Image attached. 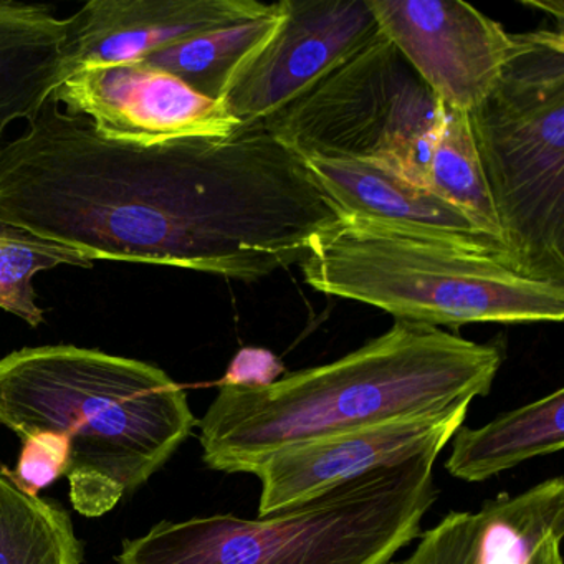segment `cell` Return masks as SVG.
Wrapping results in <instances>:
<instances>
[{"instance_id":"1","label":"cell","mask_w":564,"mask_h":564,"mask_svg":"<svg viewBox=\"0 0 564 564\" xmlns=\"http://www.w3.org/2000/svg\"><path fill=\"white\" fill-rule=\"evenodd\" d=\"M338 217L263 123L138 147L48 98L0 150V220L90 262L256 282L302 262Z\"/></svg>"},{"instance_id":"2","label":"cell","mask_w":564,"mask_h":564,"mask_svg":"<svg viewBox=\"0 0 564 564\" xmlns=\"http://www.w3.org/2000/svg\"><path fill=\"white\" fill-rule=\"evenodd\" d=\"M501 362L500 346L395 322L356 351L265 388L219 386L197 422L204 464L252 474L286 445L470 408L490 394Z\"/></svg>"},{"instance_id":"3","label":"cell","mask_w":564,"mask_h":564,"mask_svg":"<svg viewBox=\"0 0 564 564\" xmlns=\"http://www.w3.org/2000/svg\"><path fill=\"white\" fill-rule=\"evenodd\" d=\"M196 425L186 391L150 362L74 345L0 359V427L68 435L65 477L84 517L108 513L148 484Z\"/></svg>"},{"instance_id":"4","label":"cell","mask_w":564,"mask_h":564,"mask_svg":"<svg viewBox=\"0 0 564 564\" xmlns=\"http://www.w3.org/2000/svg\"><path fill=\"white\" fill-rule=\"evenodd\" d=\"M438 455L371 471L256 520L161 521L124 541L117 564H391L417 540L437 500Z\"/></svg>"},{"instance_id":"5","label":"cell","mask_w":564,"mask_h":564,"mask_svg":"<svg viewBox=\"0 0 564 564\" xmlns=\"http://www.w3.org/2000/svg\"><path fill=\"white\" fill-rule=\"evenodd\" d=\"M303 276L316 292L384 310L395 322L560 323L564 283L434 240L338 217L313 237Z\"/></svg>"},{"instance_id":"6","label":"cell","mask_w":564,"mask_h":564,"mask_svg":"<svg viewBox=\"0 0 564 564\" xmlns=\"http://www.w3.org/2000/svg\"><path fill=\"white\" fill-rule=\"evenodd\" d=\"M514 269L564 283V34L511 35L494 90L468 113Z\"/></svg>"},{"instance_id":"7","label":"cell","mask_w":564,"mask_h":564,"mask_svg":"<svg viewBox=\"0 0 564 564\" xmlns=\"http://www.w3.org/2000/svg\"><path fill=\"white\" fill-rule=\"evenodd\" d=\"M441 107L379 32L355 57L263 124L300 160L371 163L429 189Z\"/></svg>"},{"instance_id":"8","label":"cell","mask_w":564,"mask_h":564,"mask_svg":"<svg viewBox=\"0 0 564 564\" xmlns=\"http://www.w3.org/2000/svg\"><path fill=\"white\" fill-rule=\"evenodd\" d=\"M283 19L234 78L223 105L242 127L265 123L379 35L368 0H282Z\"/></svg>"},{"instance_id":"9","label":"cell","mask_w":564,"mask_h":564,"mask_svg":"<svg viewBox=\"0 0 564 564\" xmlns=\"http://www.w3.org/2000/svg\"><path fill=\"white\" fill-rule=\"evenodd\" d=\"M51 100L87 118L107 140L138 147L226 138L242 127L223 101L143 61L78 68L58 84Z\"/></svg>"},{"instance_id":"10","label":"cell","mask_w":564,"mask_h":564,"mask_svg":"<svg viewBox=\"0 0 564 564\" xmlns=\"http://www.w3.org/2000/svg\"><path fill=\"white\" fill-rule=\"evenodd\" d=\"M379 31L445 107L470 113L507 64L511 34L460 0H368Z\"/></svg>"},{"instance_id":"11","label":"cell","mask_w":564,"mask_h":564,"mask_svg":"<svg viewBox=\"0 0 564 564\" xmlns=\"http://www.w3.org/2000/svg\"><path fill=\"white\" fill-rule=\"evenodd\" d=\"M467 412L468 408H460L447 414L399 419L279 448L252 470L260 481L259 517L419 455L441 454L464 425Z\"/></svg>"},{"instance_id":"12","label":"cell","mask_w":564,"mask_h":564,"mask_svg":"<svg viewBox=\"0 0 564 564\" xmlns=\"http://www.w3.org/2000/svg\"><path fill=\"white\" fill-rule=\"evenodd\" d=\"M417 538L401 564H564L563 477L451 511Z\"/></svg>"},{"instance_id":"13","label":"cell","mask_w":564,"mask_h":564,"mask_svg":"<svg viewBox=\"0 0 564 564\" xmlns=\"http://www.w3.org/2000/svg\"><path fill=\"white\" fill-rule=\"evenodd\" d=\"M257 0H91L65 19V77L91 65L144 61L177 42L257 18Z\"/></svg>"},{"instance_id":"14","label":"cell","mask_w":564,"mask_h":564,"mask_svg":"<svg viewBox=\"0 0 564 564\" xmlns=\"http://www.w3.org/2000/svg\"><path fill=\"white\" fill-rule=\"evenodd\" d=\"M302 161L339 217L497 257L513 267L503 236L491 232L431 189L371 163L322 158Z\"/></svg>"},{"instance_id":"15","label":"cell","mask_w":564,"mask_h":564,"mask_svg":"<svg viewBox=\"0 0 564 564\" xmlns=\"http://www.w3.org/2000/svg\"><path fill=\"white\" fill-rule=\"evenodd\" d=\"M65 78V19L48 6L0 0V150Z\"/></svg>"},{"instance_id":"16","label":"cell","mask_w":564,"mask_h":564,"mask_svg":"<svg viewBox=\"0 0 564 564\" xmlns=\"http://www.w3.org/2000/svg\"><path fill=\"white\" fill-rule=\"evenodd\" d=\"M445 470L480 484L564 445V389L497 415L481 427L460 425L452 435Z\"/></svg>"},{"instance_id":"17","label":"cell","mask_w":564,"mask_h":564,"mask_svg":"<svg viewBox=\"0 0 564 564\" xmlns=\"http://www.w3.org/2000/svg\"><path fill=\"white\" fill-rule=\"evenodd\" d=\"M282 19L283 4L276 2L257 18L177 42L143 62L174 75L197 94L223 101L234 78L275 34Z\"/></svg>"},{"instance_id":"18","label":"cell","mask_w":564,"mask_h":564,"mask_svg":"<svg viewBox=\"0 0 564 564\" xmlns=\"http://www.w3.org/2000/svg\"><path fill=\"white\" fill-rule=\"evenodd\" d=\"M0 564H82V543L64 507L29 497L0 470Z\"/></svg>"},{"instance_id":"19","label":"cell","mask_w":564,"mask_h":564,"mask_svg":"<svg viewBox=\"0 0 564 564\" xmlns=\"http://www.w3.org/2000/svg\"><path fill=\"white\" fill-rule=\"evenodd\" d=\"M429 189L491 232L503 236L471 137L468 113L444 104L432 154Z\"/></svg>"},{"instance_id":"20","label":"cell","mask_w":564,"mask_h":564,"mask_svg":"<svg viewBox=\"0 0 564 564\" xmlns=\"http://www.w3.org/2000/svg\"><path fill=\"white\" fill-rule=\"evenodd\" d=\"M58 265L91 269L94 262L0 220V308L31 326L42 325L44 310L37 305L34 279Z\"/></svg>"},{"instance_id":"21","label":"cell","mask_w":564,"mask_h":564,"mask_svg":"<svg viewBox=\"0 0 564 564\" xmlns=\"http://www.w3.org/2000/svg\"><path fill=\"white\" fill-rule=\"evenodd\" d=\"M21 455L14 470L2 474L29 497H39L70 467L72 445L68 435L52 431H31L22 437Z\"/></svg>"},{"instance_id":"22","label":"cell","mask_w":564,"mask_h":564,"mask_svg":"<svg viewBox=\"0 0 564 564\" xmlns=\"http://www.w3.org/2000/svg\"><path fill=\"white\" fill-rule=\"evenodd\" d=\"M283 376H285V366L280 361L279 356L265 348L247 346L234 356L219 386L265 388Z\"/></svg>"}]
</instances>
